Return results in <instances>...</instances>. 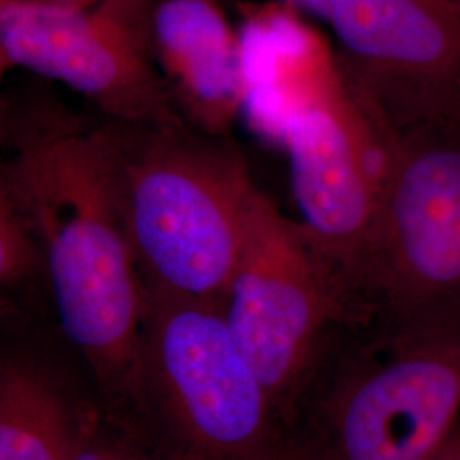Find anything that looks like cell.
<instances>
[{
    "label": "cell",
    "mask_w": 460,
    "mask_h": 460,
    "mask_svg": "<svg viewBox=\"0 0 460 460\" xmlns=\"http://www.w3.org/2000/svg\"><path fill=\"white\" fill-rule=\"evenodd\" d=\"M152 47L171 101L186 123L227 137L243 115L239 31L215 0H155Z\"/></svg>",
    "instance_id": "obj_10"
},
{
    "label": "cell",
    "mask_w": 460,
    "mask_h": 460,
    "mask_svg": "<svg viewBox=\"0 0 460 460\" xmlns=\"http://www.w3.org/2000/svg\"><path fill=\"white\" fill-rule=\"evenodd\" d=\"M110 127L144 287L220 305L263 195L244 157L182 118Z\"/></svg>",
    "instance_id": "obj_3"
},
{
    "label": "cell",
    "mask_w": 460,
    "mask_h": 460,
    "mask_svg": "<svg viewBox=\"0 0 460 460\" xmlns=\"http://www.w3.org/2000/svg\"><path fill=\"white\" fill-rule=\"evenodd\" d=\"M290 7H294L296 11H300L302 14H309V16L321 17V19H328V0H279Z\"/></svg>",
    "instance_id": "obj_15"
},
{
    "label": "cell",
    "mask_w": 460,
    "mask_h": 460,
    "mask_svg": "<svg viewBox=\"0 0 460 460\" xmlns=\"http://www.w3.org/2000/svg\"><path fill=\"white\" fill-rule=\"evenodd\" d=\"M431 460H460V427Z\"/></svg>",
    "instance_id": "obj_16"
},
{
    "label": "cell",
    "mask_w": 460,
    "mask_h": 460,
    "mask_svg": "<svg viewBox=\"0 0 460 460\" xmlns=\"http://www.w3.org/2000/svg\"><path fill=\"white\" fill-rule=\"evenodd\" d=\"M74 460H159L144 429L91 395L84 408Z\"/></svg>",
    "instance_id": "obj_14"
},
{
    "label": "cell",
    "mask_w": 460,
    "mask_h": 460,
    "mask_svg": "<svg viewBox=\"0 0 460 460\" xmlns=\"http://www.w3.org/2000/svg\"><path fill=\"white\" fill-rule=\"evenodd\" d=\"M220 307L271 395L281 427L332 334L370 315L315 251L302 224L266 193L252 212Z\"/></svg>",
    "instance_id": "obj_5"
},
{
    "label": "cell",
    "mask_w": 460,
    "mask_h": 460,
    "mask_svg": "<svg viewBox=\"0 0 460 460\" xmlns=\"http://www.w3.org/2000/svg\"><path fill=\"white\" fill-rule=\"evenodd\" d=\"M348 81L394 133L460 119V7L448 0H328Z\"/></svg>",
    "instance_id": "obj_9"
},
{
    "label": "cell",
    "mask_w": 460,
    "mask_h": 460,
    "mask_svg": "<svg viewBox=\"0 0 460 460\" xmlns=\"http://www.w3.org/2000/svg\"><path fill=\"white\" fill-rule=\"evenodd\" d=\"M30 4H43V5H58V7H89L101 0H17Z\"/></svg>",
    "instance_id": "obj_17"
},
{
    "label": "cell",
    "mask_w": 460,
    "mask_h": 460,
    "mask_svg": "<svg viewBox=\"0 0 460 460\" xmlns=\"http://www.w3.org/2000/svg\"><path fill=\"white\" fill-rule=\"evenodd\" d=\"M0 287L13 307L47 298V268L40 235L30 217L13 201L0 197Z\"/></svg>",
    "instance_id": "obj_13"
},
{
    "label": "cell",
    "mask_w": 460,
    "mask_h": 460,
    "mask_svg": "<svg viewBox=\"0 0 460 460\" xmlns=\"http://www.w3.org/2000/svg\"><path fill=\"white\" fill-rule=\"evenodd\" d=\"M243 49V115L254 132L279 144L304 89L336 57L305 14L273 0L251 5L237 28Z\"/></svg>",
    "instance_id": "obj_11"
},
{
    "label": "cell",
    "mask_w": 460,
    "mask_h": 460,
    "mask_svg": "<svg viewBox=\"0 0 460 460\" xmlns=\"http://www.w3.org/2000/svg\"><path fill=\"white\" fill-rule=\"evenodd\" d=\"M127 416L155 447L198 460H279V411L214 302L146 287Z\"/></svg>",
    "instance_id": "obj_4"
},
{
    "label": "cell",
    "mask_w": 460,
    "mask_h": 460,
    "mask_svg": "<svg viewBox=\"0 0 460 460\" xmlns=\"http://www.w3.org/2000/svg\"><path fill=\"white\" fill-rule=\"evenodd\" d=\"M94 391L33 345H4L0 460H74L84 408Z\"/></svg>",
    "instance_id": "obj_12"
},
{
    "label": "cell",
    "mask_w": 460,
    "mask_h": 460,
    "mask_svg": "<svg viewBox=\"0 0 460 460\" xmlns=\"http://www.w3.org/2000/svg\"><path fill=\"white\" fill-rule=\"evenodd\" d=\"M154 448L159 456V460H198L197 457L184 454V452H178V450H167V448H161L155 445H154Z\"/></svg>",
    "instance_id": "obj_18"
},
{
    "label": "cell",
    "mask_w": 460,
    "mask_h": 460,
    "mask_svg": "<svg viewBox=\"0 0 460 460\" xmlns=\"http://www.w3.org/2000/svg\"><path fill=\"white\" fill-rule=\"evenodd\" d=\"M0 197L30 217L47 268L51 317L99 401L128 412L146 287L125 226L110 121L47 101L2 106Z\"/></svg>",
    "instance_id": "obj_1"
},
{
    "label": "cell",
    "mask_w": 460,
    "mask_h": 460,
    "mask_svg": "<svg viewBox=\"0 0 460 460\" xmlns=\"http://www.w3.org/2000/svg\"><path fill=\"white\" fill-rule=\"evenodd\" d=\"M362 305L395 328L460 323V119L397 135Z\"/></svg>",
    "instance_id": "obj_6"
},
{
    "label": "cell",
    "mask_w": 460,
    "mask_h": 460,
    "mask_svg": "<svg viewBox=\"0 0 460 460\" xmlns=\"http://www.w3.org/2000/svg\"><path fill=\"white\" fill-rule=\"evenodd\" d=\"M155 0L58 7L0 0V68L64 84L106 121L152 125L181 118L152 47Z\"/></svg>",
    "instance_id": "obj_8"
},
{
    "label": "cell",
    "mask_w": 460,
    "mask_h": 460,
    "mask_svg": "<svg viewBox=\"0 0 460 460\" xmlns=\"http://www.w3.org/2000/svg\"><path fill=\"white\" fill-rule=\"evenodd\" d=\"M448 2H452V4H456V5H459L460 7V0H448Z\"/></svg>",
    "instance_id": "obj_19"
},
{
    "label": "cell",
    "mask_w": 460,
    "mask_h": 460,
    "mask_svg": "<svg viewBox=\"0 0 460 460\" xmlns=\"http://www.w3.org/2000/svg\"><path fill=\"white\" fill-rule=\"evenodd\" d=\"M395 140L340 60L296 101L279 140L298 222L360 304Z\"/></svg>",
    "instance_id": "obj_7"
},
{
    "label": "cell",
    "mask_w": 460,
    "mask_h": 460,
    "mask_svg": "<svg viewBox=\"0 0 460 460\" xmlns=\"http://www.w3.org/2000/svg\"><path fill=\"white\" fill-rule=\"evenodd\" d=\"M460 323L338 329L281 427L279 460H431L459 428Z\"/></svg>",
    "instance_id": "obj_2"
}]
</instances>
